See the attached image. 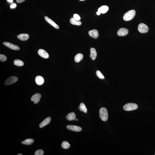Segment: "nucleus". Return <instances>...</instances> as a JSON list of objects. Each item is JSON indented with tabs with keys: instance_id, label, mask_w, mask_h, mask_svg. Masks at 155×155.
Returning a JSON list of instances; mask_svg holds the SVG:
<instances>
[{
	"instance_id": "obj_33",
	"label": "nucleus",
	"mask_w": 155,
	"mask_h": 155,
	"mask_svg": "<svg viewBox=\"0 0 155 155\" xmlns=\"http://www.w3.org/2000/svg\"><path fill=\"white\" fill-rule=\"evenodd\" d=\"M17 155H23V154H18Z\"/></svg>"
},
{
	"instance_id": "obj_7",
	"label": "nucleus",
	"mask_w": 155,
	"mask_h": 155,
	"mask_svg": "<svg viewBox=\"0 0 155 155\" xmlns=\"http://www.w3.org/2000/svg\"><path fill=\"white\" fill-rule=\"evenodd\" d=\"M3 44L5 46L12 50H19L20 49L19 47L17 45H14L12 44V43L7 42H4L3 43Z\"/></svg>"
},
{
	"instance_id": "obj_25",
	"label": "nucleus",
	"mask_w": 155,
	"mask_h": 155,
	"mask_svg": "<svg viewBox=\"0 0 155 155\" xmlns=\"http://www.w3.org/2000/svg\"><path fill=\"white\" fill-rule=\"evenodd\" d=\"M96 74L100 79H104L105 77L102 74L100 71L97 70L96 71Z\"/></svg>"
},
{
	"instance_id": "obj_4",
	"label": "nucleus",
	"mask_w": 155,
	"mask_h": 155,
	"mask_svg": "<svg viewBox=\"0 0 155 155\" xmlns=\"http://www.w3.org/2000/svg\"><path fill=\"white\" fill-rule=\"evenodd\" d=\"M149 28L147 26L144 24L141 23L138 26V30L141 33H145L149 30Z\"/></svg>"
},
{
	"instance_id": "obj_35",
	"label": "nucleus",
	"mask_w": 155,
	"mask_h": 155,
	"mask_svg": "<svg viewBox=\"0 0 155 155\" xmlns=\"http://www.w3.org/2000/svg\"><path fill=\"white\" fill-rule=\"evenodd\" d=\"M80 0V1H83V0Z\"/></svg>"
},
{
	"instance_id": "obj_12",
	"label": "nucleus",
	"mask_w": 155,
	"mask_h": 155,
	"mask_svg": "<svg viewBox=\"0 0 155 155\" xmlns=\"http://www.w3.org/2000/svg\"><path fill=\"white\" fill-rule=\"evenodd\" d=\"M45 20L47 22V23H49L50 25L53 26V27L57 29H58L60 28L59 26L56 23H55V22L53 21L52 20H51V19H49V18L48 17H47V16H45Z\"/></svg>"
},
{
	"instance_id": "obj_5",
	"label": "nucleus",
	"mask_w": 155,
	"mask_h": 155,
	"mask_svg": "<svg viewBox=\"0 0 155 155\" xmlns=\"http://www.w3.org/2000/svg\"><path fill=\"white\" fill-rule=\"evenodd\" d=\"M18 80V78L16 76L10 77L5 81V85H12L16 82Z\"/></svg>"
},
{
	"instance_id": "obj_2",
	"label": "nucleus",
	"mask_w": 155,
	"mask_h": 155,
	"mask_svg": "<svg viewBox=\"0 0 155 155\" xmlns=\"http://www.w3.org/2000/svg\"><path fill=\"white\" fill-rule=\"evenodd\" d=\"M136 12L135 10H131L125 14L123 16V19L126 21L131 20L135 16Z\"/></svg>"
},
{
	"instance_id": "obj_9",
	"label": "nucleus",
	"mask_w": 155,
	"mask_h": 155,
	"mask_svg": "<svg viewBox=\"0 0 155 155\" xmlns=\"http://www.w3.org/2000/svg\"><path fill=\"white\" fill-rule=\"evenodd\" d=\"M41 97V95L40 93H37L32 96L31 99V100L32 101H34L35 104H37L40 101Z\"/></svg>"
},
{
	"instance_id": "obj_22",
	"label": "nucleus",
	"mask_w": 155,
	"mask_h": 155,
	"mask_svg": "<svg viewBox=\"0 0 155 155\" xmlns=\"http://www.w3.org/2000/svg\"><path fill=\"white\" fill-rule=\"evenodd\" d=\"M14 65L18 66H22L24 65V63L21 60H20L16 59L14 61Z\"/></svg>"
},
{
	"instance_id": "obj_16",
	"label": "nucleus",
	"mask_w": 155,
	"mask_h": 155,
	"mask_svg": "<svg viewBox=\"0 0 155 155\" xmlns=\"http://www.w3.org/2000/svg\"><path fill=\"white\" fill-rule=\"evenodd\" d=\"M18 38L22 41H25L28 40L29 38V35L26 34H22L17 36Z\"/></svg>"
},
{
	"instance_id": "obj_17",
	"label": "nucleus",
	"mask_w": 155,
	"mask_h": 155,
	"mask_svg": "<svg viewBox=\"0 0 155 155\" xmlns=\"http://www.w3.org/2000/svg\"><path fill=\"white\" fill-rule=\"evenodd\" d=\"M66 118L68 120L72 121L76 119V115L74 112H71L68 114Z\"/></svg>"
},
{
	"instance_id": "obj_21",
	"label": "nucleus",
	"mask_w": 155,
	"mask_h": 155,
	"mask_svg": "<svg viewBox=\"0 0 155 155\" xmlns=\"http://www.w3.org/2000/svg\"><path fill=\"white\" fill-rule=\"evenodd\" d=\"M79 108L80 111L83 112L85 113H87V109L84 103H81Z\"/></svg>"
},
{
	"instance_id": "obj_20",
	"label": "nucleus",
	"mask_w": 155,
	"mask_h": 155,
	"mask_svg": "<svg viewBox=\"0 0 155 155\" xmlns=\"http://www.w3.org/2000/svg\"><path fill=\"white\" fill-rule=\"evenodd\" d=\"M83 55L81 54H77L75 57V61L76 63H79L83 59Z\"/></svg>"
},
{
	"instance_id": "obj_34",
	"label": "nucleus",
	"mask_w": 155,
	"mask_h": 155,
	"mask_svg": "<svg viewBox=\"0 0 155 155\" xmlns=\"http://www.w3.org/2000/svg\"><path fill=\"white\" fill-rule=\"evenodd\" d=\"M75 121H78V119H75Z\"/></svg>"
},
{
	"instance_id": "obj_36",
	"label": "nucleus",
	"mask_w": 155,
	"mask_h": 155,
	"mask_svg": "<svg viewBox=\"0 0 155 155\" xmlns=\"http://www.w3.org/2000/svg\"></svg>"
},
{
	"instance_id": "obj_14",
	"label": "nucleus",
	"mask_w": 155,
	"mask_h": 155,
	"mask_svg": "<svg viewBox=\"0 0 155 155\" xmlns=\"http://www.w3.org/2000/svg\"><path fill=\"white\" fill-rule=\"evenodd\" d=\"M90 57L93 60H95L97 56V52L95 49L91 48L90 49Z\"/></svg>"
},
{
	"instance_id": "obj_27",
	"label": "nucleus",
	"mask_w": 155,
	"mask_h": 155,
	"mask_svg": "<svg viewBox=\"0 0 155 155\" xmlns=\"http://www.w3.org/2000/svg\"><path fill=\"white\" fill-rule=\"evenodd\" d=\"M7 58L5 55L1 54L0 55V61L2 62H4L6 61Z\"/></svg>"
},
{
	"instance_id": "obj_11",
	"label": "nucleus",
	"mask_w": 155,
	"mask_h": 155,
	"mask_svg": "<svg viewBox=\"0 0 155 155\" xmlns=\"http://www.w3.org/2000/svg\"><path fill=\"white\" fill-rule=\"evenodd\" d=\"M38 54L40 56L44 58L47 59L49 57L48 53L45 50L42 49L38 50Z\"/></svg>"
},
{
	"instance_id": "obj_19",
	"label": "nucleus",
	"mask_w": 155,
	"mask_h": 155,
	"mask_svg": "<svg viewBox=\"0 0 155 155\" xmlns=\"http://www.w3.org/2000/svg\"><path fill=\"white\" fill-rule=\"evenodd\" d=\"M34 142V140L31 139H27L22 142L21 143L22 144L30 145L33 143Z\"/></svg>"
},
{
	"instance_id": "obj_24",
	"label": "nucleus",
	"mask_w": 155,
	"mask_h": 155,
	"mask_svg": "<svg viewBox=\"0 0 155 155\" xmlns=\"http://www.w3.org/2000/svg\"><path fill=\"white\" fill-rule=\"evenodd\" d=\"M61 146L64 149H68L70 147V145L68 142L64 141L61 144Z\"/></svg>"
},
{
	"instance_id": "obj_8",
	"label": "nucleus",
	"mask_w": 155,
	"mask_h": 155,
	"mask_svg": "<svg viewBox=\"0 0 155 155\" xmlns=\"http://www.w3.org/2000/svg\"><path fill=\"white\" fill-rule=\"evenodd\" d=\"M128 33L127 29L124 28H121L119 29L117 32V34L120 36H124L127 35Z\"/></svg>"
},
{
	"instance_id": "obj_29",
	"label": "nucleus",
	"mask_w": 155,
	"mask_h": 155,
	"mask_svg": "<svg viewBox=\"0 0 155 155\" xmlns=\"http://www.w3.org/2000/svg\"><path fill=\"white\" fill-rule=\"evenodd\" d=\"M16 6V4H12L10 5V7L11 8H15Z\"/></svg>"
},
{
	"instance_id": "obj_15",
	"label": "nucleus",
	"mask_w": 155,
	"mask_h": 155,
	"mask_svg": "<svg viewBox=\"0 0 155 155\" xmlns=\"http://www.w3.org/2000/svg\"><path fill=\"white\" fill-rule=\"evenodd\" d=\"M44 79L42 76H38L35 78V82L37 85H41L44 83Z\"/></svg>"
},
{
	"instance_id": "obj_13",
	"label": "nucleus",
	"mask_w": 155,
	"mask_h": 155,
	"mask_svg": "<svg viewBox=\"0 0 155 155\" xmlns=\"http://www.w3.org/2000/svg\"><path fill=\"white\" fill-rule=\"evenodd\" d=\"M51 121V118L50 117H47L40 124V127L42 128L48 125Z\"/></svg>"
},
{
	"instance_id": "obj_30",
	"label": "nucleus",
	"mask_w": 155,
	"mask_h": 155,
	"mask_svg": "<svg viewBox=\"0 0 155 155\" xmlns=\"http://www.w3.org/2000/svg\"><path fill=\"white\" fill-rule=\"evenodd\" d=\"M25 0H16V1L18 3H20L24 2Z\"/></svg>"
},
{
	"instance_id": "obj_10",
	"label": "nucleus",
	"mask_w": 155,
	"mask_h": 155,
	"mask_svg": "<svg viewBox=\"0 0 155 155\" xmlns=\"http://www.w3.org/2000/svg\"><path fill=\"white\" fill-rule=\"evenodd\" d=\"M89 34L90 37L95 39H97L99 36L98 32L96 29L89 31Z\"/></svg>"
},
{
	"instance_id": "obj_23",
	"label": "nucleus",
	"mask_w": 155,
	"mask_h": 155,
	"mask_svg": "<svg viewBox=\"0 0 155 155\" xmlns=\"http://www.w3.org/2000/svg\"><path fill=\"white\" fill-rule=\"evenodd\" d=\"M70 22L71 24L76 25L80 26L82 24L81 22L80 21H78L75 20L73 18H72L70 20Z\"/></svg>"
},
{
	"instance_id": "obj_26",
	"label": "nucleus",
	"mask_w": 155,
	"mask_h": 155,
	"mask_svg": "<svg viewBox=\"0 0 155 155\" xmlns=\"http://www.w3.org/2000/svg\"><path fill=\"white\" fill-rule=\"evenodd\" d=\"M44 151L40 149L36 150L35 152V155H43L44 154Z\"/></svg>"
},
{
	"instance_id": "obj_1",
	"label": "nucleus",
	"mask_w": 155,
	"mask_h": 155,
	"mask_svg": "<svg viewBox=\"0 0 155 155\" xmlns=\"http://www.w3.org/2000/svg\"><path fill=\"white\" fill-rule=\"evenodd\" d=\"M100 118L103 121H106L108 119V111L106 109L105 107H102L100 109L99 111Z\"/></svg>"
},
{
	"instance_id": "obj_31",
	"label": "nucleus",
	"mask_w": 155,
	"mask_h": 155,
	"mask_svg": "<svg viewBox=\"0 0 155 155\" xmlns=\"http://www.w3.org/2000/svg\"><path fill=\"white\" fill-rule=\"evenodd\" d=\"M100 14H101V13L100 12L98 11L97 12V15H100Z\"/></svg>"
},
{
	"instance_id": "obj_3",
	"label": "nucleus",
	"mask_w": 155,
	"mask_h": 155,
	"mask_svg": "<svg viewBox=\"0 0 155 155\" xmlns=\"http://www.w3.org/2000/svg\"><path fill=\"white\" fill-rule=\"evenodd\" d=\"M138 108V106L135 103H129L124 105L123 107L124 110L127 111H130L135 110Z\"/></svg>"
},
{
	"instance_id": "obj_28",
	"label": "nucleus",
	"mask_w": 155,
	"mask_h": 155,
	"mask_svg": "<svg viewBox=\"0 0 155 155\" xmlns=\"http://www.w3.org/2000/svg\"><path fill=\"white\" fill-rule=\"evenodd\" d=\"M73 19L78 21H79L80 20L81 18L79 15L77 14H75L73 15Z\"/></svg>"
},
{
	"instance_id": "obj_6",
	"label": "nucleus",
	"mask_w": 155,
	"mask_h": 155,
	"mask_svg": "<svg viewBox=\"0 0 155 155\" xmlns=\"http://www.w3.org/2000/svg\"><path fill=\"white\" fill-rule=\"evenodd\" d=\"M66 128L70 130L75 132H80L82 130L80 127L75 125H68L66 126Z\"/></svg>"
},
{
	"instance_id": "obj_32",
	"label": "nucleus",
	"mask_w": 155,
	"mask_h": 155,
	"mask_svg": "<svg viewBox=\"0 0 155 155\" xmlns=\"http://www.w3.org/2000/svg\"><path fill=\"white\" fill-rule=\"evenodd\" d=\"M8 2H13V0H7Z\"/></svg>"
},
{
	"instance_id": "obj_18",
	"label": "nucleus",
	"mask_w": 155,
	"mask_h": 155,
	"mask_svg": "<svg viewBox=\"0 0 155 155\" xmlns=\"http://www.w3.org/2000/svg\"><path fill=\"white\" fill-rule=\"evenodd\" d=\"M109 9L107 5H103L99 8L98 11L102 14H104L107 12Z\"/></svg>"
}]
</instances>
